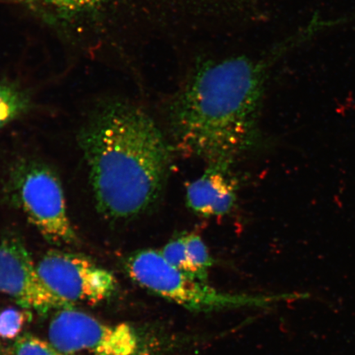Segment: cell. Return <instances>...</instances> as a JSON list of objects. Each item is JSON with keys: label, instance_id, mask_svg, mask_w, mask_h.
<instances>
[{"label": "cell", "instance_id": "obj_14", "mask_svg": "<svg viewBox=\"0 0 355 355\" xmlns=\"http://www.w3.org/2000/svg\"><path fill=\"white\" fill-rule=\"evenodd\" d=\"M165 259L175 268L180 270L188 277L194 279V272L192 266L190 264L184 233L178 235L168 242L161 251ZM199 281V279H198Z\"/></svg>", "mask_w": 355, "mask_h": 355}, {"label": "cell", "instance_id": "obj_7", "mask_svg": "<svg viewBox=\"0 0 355 355\" xmlns=\"http://www.w3.org/2000/svg\"><path fill=\"white\" fill-rule=\"evenodd\" d=\"M0 292L22 309L40 313L73 308L47 287L25 244L15 235L0 238Z\"/></svg>", "mask_w": 355, "mask_h": 355}, {"label": "cell", "instance_id": "obj_13", "mask_svg": "<svg viewBox=\"0 0 355 355\" xmlns=\"http://www.w3.org/2000/svg\"><path fill=\"white\" fill-rule=\"evenodd\" d=\"M32 313L28 309L10 308L0 313V339L15 340L21 335L26 323L32 320Z\"/></svg>", "mask_w": 355, "mask_h": 355}, {"label": "cell", "instance_id": "obj_9", "mask_svg": "<svg viewBox=\"0 0 355 355\" xmlns=\"http://www.w3.org/2000/svg\"><path fill=\"white\" fill-rule=\"evenodd\" d=\"M28 8L44 19L52 21H69L76 17L103 10L111 3L126 0H11ZM161 0H150L154 6Z\"/></svg>", "mask_w": 355, "mask_h": 355}, {"label": "cell", "instance_id": "obj_8", "mask_svg": "<svg viewBox=\"0 0 355 355\" xmlns=\"http://www.w3.org/2000/svg\"><path fill=\"white\" fill-rule=\"evenodd\" d=\"M228 165L212 164L187 188L186 202L191 211L204 217L223 216L236 203L237 184L230 177Z\"/></svg>", "mask_w": 355, "mask_h": 355}, {"label": "cell", "instance_id": "obj_6", "mask_svg": "<svg viewBox=\"0 0 355 355\" xmlns=\"http://www.w3.org/2000/svg\"><path fill=\"white\" fill-rule=\"evenodd\" d=\"M37 268L47 287L69 304H98L117 291L118 281L112 272L74 252H48Z\"/></svg>", "mask_w": 355, "mask_h": 355}, {"label": "cell", "instance_id": "obj_12", "mask_svg": "<svg viewBox=\"0 0 355 355\" xmlns=\"http://www.w3.org/2000/svg\"><path fill=\"white\" fill-rule=\"evenodd\" d=\"M3 355H64L44 340L30 333H24L7 346H3Z\"/></svg>", "mask_w": 355, "mask_h": 355}, {"label": "cell", "instance_id": "obj_4", "mask_svg": "<svg viewBox=\"0 0 355 355\" xmlns=\"http://www.w3.org/2000/svg\"><path fill=\"white\" fill-rule=\"evenodd\" d=\"M124 269L132 281L146 291L197 313L265 309L301 296L290 293L257 295L221 291L181 272L168 263L161 251L153 248L132 252L125 259Z\"/></svg>", "mask_w": 355, "mask_h": 355}, {"label": "cell", "instance_id": "obj_2", "mask_svg": "<svg viewBox=\"0 0 355 355\" xmlns=\"http://www.w3.org/2000/svg\"><path fill=\"white\" fill-rule=\"evenodd\" d=\"M97 209L126 220L144 214L161 198L171 148L153 119L123 100L105 102L79 132Z\"/></svg>", "mask_w": 355, "mask_h": 355}, {"label": "cell", "instance_id": "obj_5", "mask_svg": "<svg viewBox=\"0 0 355 355\" xmlns=\"http://www.w3.org/2000/svg\"><path fill=\"white\" fill-rule=\"evenodd\" d=\"M7 198L49 243L57 246L78 242L67 211L64 189L51 167L33 159L13 164L7 178Z\"/></svg>", "mask_w": 355, "mask_h": 355}, {"label": "cell", "instance_id": "obj_11", "mask_svg": "<svg viewBox=\"0 0 355 355\" xmlns=\"http://www.w3.org/2000/svg\"><path fill=\"white\" fill-rule=\"evenodd\" d=\"M184 235L186 250L190 264L193 269L195 278L203 282H208V273L215 263L209 250L198 234L184 233Z\"/></svg>", "mask_w": 355, "mask_h": 355}, {"label": "cell", "instance_id": "obj_10", "mask_svg": "<svg viewBox=\"0 0 355 355\" xmlns=\"http://www.w3.org/2000/svg\"><path fill=\"white\" fill-rule=\"evenodd\" d=\"M31 106L28 93L13 83L0 82V128L28 112Z\"/></svg>", "mask_w": 355, "mask_h": 355}, {"label": "cell", "instance_id": "obj_1", "mask_svg": "<svg viewBox=\"0 0 355 355\" xmlns=\"http://www.w3.org/2000/svg\"><path fill=\"white\" fill-rule=\"evenodd\" d=\"M305 35H291L260 55L198 60L167 106L175 148L210 165L228 166L250 149L275 65Z\"/></svg>", "mask_w": 355, "mask_h": 355}, {"label": "cell", "instance_id": "obj_3", "mask_svg": "<svg viewBox=\"0 0 355 355\" xmlns=\"http://www.w3.org/2000/svg\"><path fill=\"white\" fill-rule=\"evenodd\" d=\"M48 340L64 355H182L204 337L158 325L109 324L72 309L57 311Z\"/></svg>", "mask_w": 355, "mask_h": 355}]
</instances>
